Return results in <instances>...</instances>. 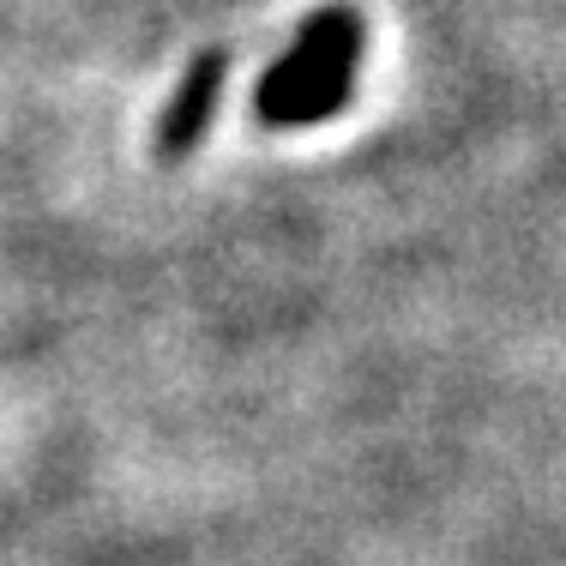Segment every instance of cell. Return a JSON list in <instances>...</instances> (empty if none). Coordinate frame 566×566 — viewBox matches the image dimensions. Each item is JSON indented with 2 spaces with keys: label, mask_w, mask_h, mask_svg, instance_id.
Here are the masks:
<instances>
[{
  "label": "cell",
  "mask_w": 566,
  "mask_h": 566,
  "mask_svg": "<svg viewBox=\"0 0 566 566\" xmlns=\"http://www.w3.org/2000/svg\"><path fill=\"white\" fill-rule=\"evenodd\" d=\"M361 61V19L349 7H326L302 19L290 55L265 66L253 85V120L260 127H319L349 103V78Z\"/></svg>",
  "instance_id": "1"
},
{
  "label": "cell",
  "mask_w": 566,
  "mask_h": 566,
  "mask_svg": "<svg viewBox=\"0 0 566 566\" xmlns=\"http://www.w3.org/2000/svg\"><path fill=\"white\" fill-rule=\"evenodd\" d=\"M223 78H229L223 49L193 55L187 78L175 85V97H169V109L157 115V157H164V164H181V157L206 139V127L218 120V103H223Z\"/></svg>",
  "instance_id": "2"
}]
</instances>
